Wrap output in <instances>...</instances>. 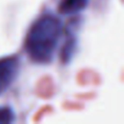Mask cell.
<instances>
[{"label": "cell", "instance_id": "6da1fadb", "mask_svg": "<svg viewBox=\"0 0 124 124\" xmlns=\"http://www.w3.org/2000/svg\"><path fill=\"white\" fill-rule=\"evenodd\" d=\"M62 22L52 14L40 16L31 27L26 38V51L38 63H49L54 58L62 34Z\"/></svg>", "mask_w": 124, "mask_h": 124}, {"label": "cell", "instance_id": "7a4b0ae2", "mask_svg": "<svg viewBox=\"0 0 124 124\" xmlns=\"http://www.w3.org/2000/svg\"><path fill=\"white\" fill-rule=\"evenodd\" d=\"M20 60L16 56L0 58V94L4 93L16 79Z\"/></svg>", "mask_w": 124, "mask_h": 124}, {"label": "cell", "instance_id": "3957f363", "mask_svg": "<svg viewBox=\"0 0 124 124\" xmlns=\"http://www.w3.org/2000/svg\"><path fill=\"white\" fill-rule=\"evenodd\" d=\"M90 0H61L58 11L63 15H74L83 11Z\"/></svg>", "mask_w": 124, "mask_h": 124}, {"label": "cell", "instance_id": "277c9868", "mask_svg": "<svg viewBox=\"0 0 124 124\" xmlns=\"http://www.w3.org/2000/svg\"><path fill=\"white\" fill-rule=\"evenodd\" d=\"M74 51H76V40L74 39H70L63 49H62V52H61V58H62V62L63 63H68V62L72 60L73 55H74Z\"/></svg>", "mask_w": 124, "mask_h": 124}, {"label": "cell", "instance_id": "5b68a950", "mask_svg": "<svg viewBox=\"0 0 124 124\" xmlns=\"http://www.w3.org/2000/svg\"><path fill=\"white\" fill-rule=\"evenodd\" d=\"M15 120V113L10 107H0V124L12 123Z\"/></svg>", "mask_w": 124, "mask_h": 124}]
</instances>
